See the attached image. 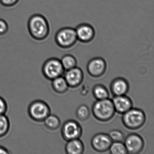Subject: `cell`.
Returning <instances> with one entry per match:
<instances>
[{
	"instance_id": "cell-17",
	"label": "cell",
	"mask_w": 154,
	"mask_h": 154,
	"mask_svg": "<svg viewBox=\"0 0 154 154\" xmlns=\"http://www.w3.org/2000/svg\"><path fill=\"white\" fill-rule=\"evenodd\" d=\"M44 122L45 126L51 130H55L58 129L61 123L60 119L58 117L51 114L45 119Z\"/></svg>"
},
{
	"instance_id": "cell-15",
	"label": "cell",
	"mask_w": 154,
	"mask_h": 154,
	"mask_svg": "<svg viewBox=\"0 0 154 154\" xmlns=\"http://www.w3.org/2000/svg\"><path fill=\"white\" fill-rule=\"evenodd\" d=\"M66 151L68 154H81L83 152V144L79 139L68 140L65 147Z\"/></svg>"
},
{
	"instance_id": "cell-2",
	"label": "cell",
	"mask_w": 154,
	"mask_h": 154,
	"mask_svg": "<svg viewBox=\"0 0 154 154\" xmlns=\"http://www.w3.org/2000/svg\"><path fill=\"white\" fill-rule=\"evenodd\" d=\"M115 109L112 100L109 99L97 100L92 107V112L95 118L101 121H107L112 118Z\"/></svg>"
},
{
	"instance_id": "cell-4",
	"label": "cell",
	"mask_w": 154,
	"mask_h": 154,
	"mask_svg": "<svg viewBox=\"0 0 154 154\" xmlns=\"http://www.w3.org/2000/svg\"><path fill=\"white\" fill-rule=\"evenodd\" d=\"M28 113L29 117L34 121L43 122L51 113V109L45 102L41 100H36L29 104Z\"/></svg>"
},
{
	"instance_id": "cell-5",
	"label": "cell",
	"mask_w": 154,
	"mask_h": 154,
	"mask_svg": "<svg viewBox=\"0 0 154 154\" xmlns=\"http://www.w3.org/2000/svg\"><path fill=\"white\" fill-rule=\"evenodd\" d=\"M123 114V124L130 129L139 128L143 126L146 120L145 113L139 109L131 108Z\"/></svg>"
},
{
	"instance_id": "cell-19",
	"label": "cell",
	"mask_w": 154,
	"mask_h": 154,
	"mask_svg": "<svg viewBox=\"0 0 154 154\" xmlns=\"http://www.w3.org/2000/svg\"><path fill=\"white\" fill-rule=\"evenodd\" d=\"M93 94L97 100L107 99L109 96L107 89L102 85H95L93 89Z\"/></svg>"
},
{
	"instance_id": "cell-26",
	"label": "cell",
	"mask_w": 154,
	"mask_h": 154,
	"mask_svg": "<svg viewBox=\"0 0 154 154\" xmlns=\"http://www.w3.org/2000/svg\"><path fill=\"white\" fill-rule=\"evenodd\" d=\"M8 109L7 102L4 98L0 96V115L6 114Z\"/></svg>"
},
{
	"instance_id": "cell-21",
	"label": "cell",
	"mask_w": 154,
	"mask_h": 154,
	"mask_svg": "<svg viewBox=\"0 0 154 154\" xmlns=\"http://www.w3.org/2000/svg\"><path fill=\"white\" fill-rule=\"evenodd\" d=\"M109 150L110 152L112 154H126L128 153L125 145L121 141L112 142Z\"/></svg>"
},
{
	"instance_id": "cell-10",
	"label": "cell",
	"mask_w": 154,
	"mask_h": 154,
	"mask_svg": "<svg viewBox=\"0 0 154 154\" xmlns=\"http://www.w3.org/2000/svg\"><path fill=\"white\" fill-rule=\"evenodd\" d=\"M112 141L109 135L99 133L95 135L91 140V145L94 149L100 152L109 150Z\"/></svg>"
},
{
	"instance_id": "cell-22",
	"label": "cell",
	"mask_w": 154,
	"mask_h": 154,
	"mask_svg": "<svg viewBox=\"0 0 154 154\" xmlns=\"http://www.w3.org/2000/svg\"><path fill=\"white\" fill-rule=\"evenodd\" d=\"M77 118L82 121H85L88 119L90 116V110L89 108L85 105L79 106L76 110Z\"/></svg>"
},
{
	"instance_id": "cell-8",
	"label": "cell",
	"mask_w": 154,
	"mask_h": 154,
	"mask_svg": "<svg viewBox=\"0 0 154 154\" xmlns=\"http://www.w3.org/2000/svg\"><path fill=\"white\" fill-rule=\"evenodd\" d=\"M75 30L77 39L82 43L91 42L95 37L94 28L91 25L87 23L80 24L76 27Z\"/></svg>"
},
{
	"instance_id": "cell-27",
	"label": "cell",
	"mask_w": 154,
	"mask_h": 154,
	"mask_svg": "<svg viewBox=\"0 0 154 154\" xmlns=\"http://www.w3.org/2000/svg\"><path fill=\"white\" fill-rule=\"evenodd\" d=\"M10 151L4 147L0 146V154H9Z\"/></svg>"
},
{
	"instance_id": "cell-20",
	"label": "cell",
	"mask_w": 154,
	"mask_h": 154,
	"mask_svg": "<svg viewBox=\"0 0 154 154\" xmlns=\"http://www.w3.org/2000/svg\"><path fill=\"white\" fill-rule=\"evenodd\" d=\"M60 61L64 69L66 71L76 66V59L74 57L71 55L68 54L64 56Z\"/></svg>"
},
{
	"instance_id": "cell-14",
	"label": "cell",
	"mask_w": 154,
	"mask_h": 154,
	"mask_svg": "<svg viewBox=\"0 0 154 154\" xmlns=\"http://www.w3.org/2000/svg\"><path fill=\"white\" fill-rule=\"evenodd\" d=\"M111 89L115 96L125 95L128 90V84L124 79L118 78L112 82Z\"/></svg>"
},
{
	"instance_id": "cell-9",
	"label": "cell",
	"mask_w": 154,
	"mask_h": 154,
	"mask_svg": "<svg viewBox=\"0 0 154 154\" xmlns=\"http://www.w3.org/2000/svg\"><path fill=\"white\" fill-rule=\"evenodd\" d=\"M124 145L128 153L137 154L143 149L144 141L139 135L131 134L125 139Z\"/></svg>"
},
{
	"instance_id": "cell-11",
	"label": "cell",
	"mask_w": 154,
	"mask_h": 154,
	"mask_svg": "<svg viewBox=\"0 0 154 154\" xmlns=\"http://www.w3.org/2000/svg\"><path fill=\"white\" fill-rule=\"evenodd\" d=\"M106 68L105 61L100 57H95L91 59L87 65V71L93 77H100L103 75Z\"/></svg>"
},
{
	"instance_id": "cell-16",
	"label": "cell",
	"mask_w": 154,
	"mask_h": 154,
	"mask_svg": "<svg viewBox=\"0 0 154 154\" xmlns=\"http://www.w3.org/2000/svg\"><path fill=\"white\" fill-rule=\"evenodd\" d=\"M52 85L53 90L58 94L65 93L69 87L64 77L62 76L52 80Z\"/></svg>"
},
{
	"instance_id": "cell-24",
	"label": "cell",
	"mask_w": 154,
	"mask_h": 154,
	"mask_svg": "<svg viewBox=\"0 0 154 154\" xmlns=\"http://www.w3.org/2000/svg\"><path fill=\"white\" fill-rule=\"evenodd\" d=\"M9 30V26L7 21L0 19V36L6 35Z\"/></svg>"
},
{
	"instance_id": "cell-23",
	"label": "cell",
	"mask_w": 154,
	"mask_h": 154,
	"mask_svg": "<svg viewBox=\"0 0 154 154\" xmlns=\"http://www.w3.org/2000/svg\"><path fill=\"white\" fill-rule=\"evenodd\" d=\"M109 136L112 141H122L124 139V135L120 131L114 130L109 133Z\"/></svg>"
},
{
	"instance_id": "cell-6",
	"label": "cell",
	"mask_w": 154,
	"mask_h": 154,
	"mask_svg": "<svg viewBox=\"0 0 154 154\" xmlns=\"http://www.w3.org/2000/svg\"><path fill=\"white\" fill-rule=\"evenodd\" d=\"M64 70L61 61L54 57L47 60L42 68L43 75L46 79L51 81L62 76Z\"/></svg>"
},
{
	"instance_id": "cell-7",
	"label": "cell",
	"mask_w": 154,
	"mask_h": 154,
	"mask_svg": "<svg viewBox=\"0 0 154 154\" xmlns=\"http://www.w3.org/2000/svg\"><path fill=\"white\" fill-rule=\"evenodd\" d=\"M61 131L63 138L67 141L79 139L82 134L81 126L74 120L67 121L65 122Z\"/></svg>"
},
{
	"instance_id": "cell-1",
	"label": "cell",
	"mask_w": 154,
	"mask_h": 154,
	"mask_svg": "<svg viewBox=\"0 0 154 154\" xmlns=\"http://www.w3.org/2000/svg\"><path fill=\"white\" fill-rule=\"evenodd\" d=\"M28 29L31 37L37 41H43L50 33V26L47 19L41 14H34L28 21Z\"/></svg>"
},
{
	"instance_id": "cell-18",
	"label": "cell",
	"mask_w": 154,
	"mask_h": 154,
	"mask_svg": "<svg viewBox=\"0 0 154 154\" xmlns=\"http://www.w3.org/2000/svg\"><path fill=\"white\" fill-rule=\"evenodd\" d=\"M10 129L9 119L5 114L0 115V138L5 137Z\"/></svg>"
},
{
	"instance_id": "cell-12",
	"label": "cell",
	"mask_w": 154,
	"mask_h": 154,
	"mask_svg": "<svg viewBox=\"0 0 154 154\" xmlns=\"http://www.w3.org/2000/svg\"><path fill=\"white\" fill-rule=\"evenodd\" d=\"M64 78L70 87L74 88L79 86L83 80V73L80 68L76 66L67 70Z\"/></svg>"
},
{
	"instance_id": "cell-13",
	"label": "cell",
	"mask_w": 154,
	"mask_h": 154,
	"mask_svg": "<svg viewBox=\"0 0 154 154\" xmlns=\"http://www.w3.org/2000/svg\"><path fill=\"white\" fill-rule=\"evenodd\" d=\"M112 102L115 110L121 114H123L132 108L131 100L124 95L115 96Z\"/></svg>"
},
{
	"instance_id": "cell-25",
	"label": "cell",
	"mask_w": 154,
	"mask_h": 154,
	"mask_svg": "<svg viewBox=\"0 0 154 154\" xmlns=\"http://www.w3.org/2000/svg\"><path fill=\"white\" fill-rule=\"evenodd\" d=\"M20 0H0V3L3 7L11 8L18 3Z\"/></svg>"
},
{
	"instance_id": "cell-3",
	"label": "cell",
	"mask_w": 154,
	"mask_h": 154,
	"mask_svg": "<svg viewBox=\"0 0 154 154\" xmlns=\"http://www.w3.org/2000/svg\"><path fill=\"white\" fill-rule=\"evenodd\" d=\"M55 41L57 46L62 48L73 46L78 41L75 29L69 27L60 29L56 33Z\"/></svg>"
}]
</instances>
